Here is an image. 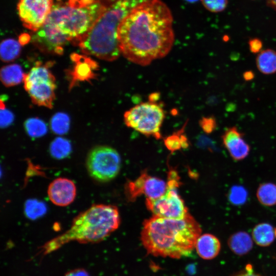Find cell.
I'll use <instances>...</instances> for the list:
<instances>
[{
    "label": "cell",
    "mask_w": 276,
    "mask_h": 276,
    "mask_svg": "<svg viewBox=\"0 0 276 276\" xmlns=\"http://www.w3.org/2000/svg\"><path fill=\"white\" fill-rule=\"evenodd\" d=\"M25 75L19 65L12 64L1 68V80L5 86H13L23 81Z\"/></svg>",
    "instance_id": "18"
},
{
    "label": "cell",
    "mask_w": 276,
    "mask_h": 276,
    "mask_svg": "<svg viewBox=\"0 0 276 276\" xmlns=\"http://www.w3.org/2000/svg\"><path fill=\"white\" fill-rule=\"evenodd\" d=\"M249 48L250 52L254 54L260 53L262 49V41L259 38H254L248 41Z\"/></svg>",
    "instance_id": "30"
},
{
    "label": "cell",
    "mask_w": 276,
    "mask_h": 276,
    "mask_svg": "<svg viewBox=\"0 0 276 276\" xmlns=\"http://www.w3.org/2000/svg\"><path fill=\"white\" fill-rule=\"evenodd\" d=\"M228 200L234 205L244 204L247 199V192L246 189L242 186H233L228 193Z\"/></svg>",
    "instance_id": "25"
},
{
    "label": "cell",
    "mask_w": 276,
    "mask_h": 276,
    "mask_svg": "<svg viewBox=\"0 0 276 276\" xmlns=\"http://www.w3.org/2000/svg\"><path fill=\"white\" fill-rule=\"evenodd\" d=\"M55 80L34 82L25 87L32 102L38 106L52 108L55 99Z\"/></svg>",
    "instance_id": "13"
},
{
    "label": "cell",
    "mask_w": 276,
    "mask_h": 276,
    "mask_svg": "<svg viewBox=\"0 0 276 276\" xmlns=\"http://www.w3.org/2000/svg\"><path fill=\"white\" fill-rule=\"evenodd\" d=\"M267 5L276 11V0H266Z\"/></svg>",
    "instance_id": "36"
},
{
    "label": "cell",
    "mask_w": 276,
    "mask_h": 276,
    "mask_svg": "<svg viewBox=\"0 0 276 276\" xmlns=\"http://www.w3.org/2000/svg\"><path fill=\"white\" fill-rule=\"evenodd\" d=\"M232 276H262L256 273L252 268L251 265H248L246 266L245 269L235 274Z\"/></svg>",
    "instance_id": "32"
},
{
    "label": "cell",
    "mask_w": 276,
    "mask_h": 276,
    "mask_svg": "<svg viewBox=\"0 0 276 276\" xmlns=\"http://www.w3.org/2000/svg\"><path fill=\"white\" fill-rule=\"evenodd\" d=\"M199 125L205 133L210 134L216 130L217 121L213 116L204 117L200 120Z\"/></svg>",
    "instance_id": "28"
},
{
    "label": "cell",
    "mask_w": 276,
    "mask_h": 276,
    "mask_svg": "<svg viewBox=\"0 0 276 276\" xmlns=\"http://www.w3.org/2000/svg\"><path fill=\"white\" fill-rule=\"evenodd\" d=\"M204 8L213 13L224 11L227 6L228 0H201Z\"/></svg>",
    "instance_id": "26"
},
{
    "label": "cell",
    "mask_w": 276,
    "mask_h": 276,
    "mask_svg": "<svg viewBox=\"0 0 276 276\" xmlns=\"http://www.w3.org/2000/svg\"><path fill=\"white\" fill-rule=\"evenodd\" d=\"M29 40L30 37L28 35L23 34L20 36L19 41L21 44H25L29 41Z\"/></svg>",
    "instance_id": "35"
},
{
    "label": "cell",
    "mask_w": 276,
    "mask_h": 276,
    "mask_svg": "<svg viewBox=\"0 0 276 276\" xmlns=\"http://www.w3.org/2000/svg\"><path fill=\"white\" fill-rule=\"evenodd\" d=\"M45 209L44 205L40 202L36 201H28L26 204V213L31 218H36L44 213Z\"/></svg>",
    "instance_id": "27"
},
{
    "label": "cell",
    "mask_w": 276,
    "mask_h": 276,
    "mask_svg": "<svg viewBox=\"0 0 276 276\" xmlns=\"http://www.w3.org/2000/svg\"><path fill=\"white\" fill-rule=\"evenodd\" d=\"M121 53L136 64L148 65L166 56L174 41L173 16L161 0H148L135 7L120 24Z\"/></svg>",
    "instance_id": "1"
},
{
    "label": "cell",
    "mask_w": 276,
    "mask_h": 276,
    "mask_svg": "<svg viewBox=\"0 0 276 276\" xmlns=\"http://www.w3.org/2000/svg\"><path fill=\"white\" fill-rule=\"evenodd\" d=\"M275 229L271 224L263 222L254 226L251 233V237L255 243L262 247L269 246L274 240Z\"/></svg>",
    "instance_id": "16"
},
{
    "label": "cell",
    "mask_w": 276,
    "mask_h": 276,
    "mask_svg": "<svg viewBox=\"0 0 276 276\" xmlns=\"http://www.w3.org/2000/svg\"><path fill=\"white\" fill-rule=\"evenodd\" d=\"M256 66L264 75L276 73V51L271 49L262 50L256 59Z\"/></svg>",
    "instance_id": "17"
},
{
    "label": "cell",
    "mask_w": 276,
    "mask_h": 276,
    "mask_svg": "<svg viewBox=\"0 0 276 276\" xmlns=\"http://www.w3.org/2000/svg\"><path fill=\"white\" fill-rule=\"evenodd\" d=\"M183 129L181 131L179 130L175 132L164 139V144L170 151L173 152L181 148H186L188 147V139L185 135L182 134Z\"/></svg>",
    "instance_id": "22"
},
{
    "label": "cell",
    "mask_w": 276,
    "mask_h": 276,
    "mask_svg": "<svg viewBox=\"0 0 276 276\" xmlns=\"http://www.w3.org/2000/svg\"><path fill=\"white\" fill-rule=\"evenodd\" d=\"M64 276H89L88 273L84 269L77 268L70 270Z\"/></svg>",
    "instance_id": "33"
},
{
    "label": "cell",
    "mask_w": 276,
    "mask_h": 276,
    "mask_svg": "<svg viewBox=\"0 0 276 276\" xmlns=\"http://www.w3.org/2000/svg\"><path fill=\"white\" fill-rule=\"evenodd\" d=\"M25 128L28 135L33 137H40L47 132L45 123L36 118L27 120L25 123Z\"/></svg>",
    "instance_id": "23"
},
{
    "label": "cell",
    "mask_w": 276,
    "mask_h": 276,
    "mask_svg": "<svg viewBox=\"0 0 276 276\" xmlns=\"http://www.w3.org/2000/svg\"><path fill=\"white\" fill-rule=\"evenodd\" d=\"M165 118L162 107L150 101L139 104L124 114L126 125L147 136L160 139V127Z\"/></svg>",
    "instance_id": "5"
},
{
    "label": "cell",
    "mask_w": 276,
    "mask_h": 276,
    "mask_svg": "<svg viewBox=\"0 0 276 276\" xmlns=\"http://www.w3.org/2000/svg\"><path fill=\"white\" fill-rule=\"evenodd\" d=\"M256 197L258 201L264 206L276 205V185L272 182L261 183L257 190Z\"/></svg>",
    "instance_id": "19"
},
{
    "label": "cell",
    "mask_w": 276,
    "mask_h": 276,
    "mask_svg": "<svg viewBox=\"0 0 276 276\" xmlns=\"http://www.w3.org/2000/svg\"><path fill=\"white\" fill-rule=\"evenodd\" d=\"M167 190V183L162 179L143 172L134 181H129L125 186V193L129 200L134 201L144 194L147 198L155 199L163 195Z\"/></svg>",
    "instance_id": "9"
},
{
    "label": "cell",
    "mask_w": 276,
    "mask_h": 276,
    "mask_svg": "<svg viewBox=\"0 0 276 276\" xmlns=\"http://www.w3.org/2000/svg\"><path fill=\"white\" fill-rule=\"evenodd\" d=\"M167 190L161 197L151 199L146 198V205L153 216L170 219H182L188 214L183 200L177 192L180 178L175 170L168 173Z\"/></svg>",
    "instance_id": "6"
},
{
    "label": "cell",
    "mask_w": 276,
    "mask_h": 276,
    "mask_svg": "<svg viewBox=\"0 0 276 276\" xmlns=\"http://www.w3.org/2000/svg\"><path fill=\"white\" fill-rule=\"evenodd\" d=\"M3 102L1 103V126L2 127H6L10 125L14 119L12 113L5 108Z\"/></svg>",
    "instance_id": "29"
},
{
    "label": "cell",
    "mask_w": 276,
    "mask_h": 276,
    "mask_svg": "<svg viewBox=\"0 0 276 276\" xmlns=\"http://www.w3.org/2000/svg\"><path fill=\"white\" fill-rule=\"evenodd\" d=\"M51 201L60 206H65L73 202L76 196V187L71 179L59 177L53 180L48 189Z\"/></svg>",
    "instance_id": "11"
},
{
    "label": "cell",
    "mask_w": 276,
    "mask_h": 276,
    "mask_svg": "<svg viewBox=\"0 0 276 276\" xmlns=\"http://www.w3.org/2000/svg\"><path fill=\"white\" fill-rule=\"evenodd\" d=\"M120 223L117 206L93 204L74 219L68 229L41 246L39 253L43 255L50 254L71 241L98 243L116 231Z\"/></svg>",
    "instance_id": "4"
},
{
    "label": "cell",
    "mask_w": 276,
    "mask_h": 276,
    "mask_svg": "<svg viewBox=\"0 0 276 276\" xmlns=\"http://www.w3.org/2000/svg\"><path fill=\"white\" fill-rule=\"evenodd\" d=\"M201 232L199 224L189 212L178 219L153 216L144 221L141 240L149 254L179 259L195 248Z\"/></svg>",
    "instance_id": "3"
},
{
    "label": "cell",
    "mask_w": 276,
    "mask_h": 276,
    "mask_svg": "<svg viewBox=\"0 0 276 276\" xmlns=\"http://www.w3.org/2000/svg\"><path fill=\"white\" fill-rule=\"evenodd\" d=\"M195 248L200 258L204 260H211L219 254L221 243L216 236L206 233L198 237Z\"/></svg>",
    "instance_id": "14"
},
{
    "label": "cell",
    "mask_w": 276,
    "mask_h": 276,
    "mask_svg": "<svg viewBox=\"0 0 276 276\" xmlns=\"http://www.w3.org/2000/svg\"><path fill=\"white\" fill-rule=\"evenodd\" d=\"M275 237H276V228L275 229Z\"/></svg>",
    "instance_id": "38"
},
{
    "label": "cell",
    "mask_w": 276,
    "mask_h": 276,
    "mask_svg": "<svg viewBox=\"0 0 276 276\" xmlns=\"http://www.w3.org/2000/svg\"><path fill=\"white\" fill-rule=\"evenodd\" d=\"M71 145L68 140L63 137H57L51 143L50 151L55 158L61 159L68 156L71 151Z\"/></svg>",
    "instance_id": "21"
},
{
    "label": "cell",
    "mask_w": 276,
    "mask_h": 276,
    "mask_svg": "<svg viewBox=\"0 0 276 276\" xmlns=\"http://www.w3.org/2000/svg\"><path fill=\"white\" fill-rule=\"evenodd\" d=\"M255 77V74L251 71H247L243 74V78L246 81H249L252 80Z\"/></svg>",
    "instance_id": "34"
},
{
    "label": "cell",
    "mask_w": 276,
    "mask_h": 276,
    "mask_svg": "<svg viewBox=\"0 0 276 276\" xmlns=\"http://www.w3.org/2000/svg\"><path fill=\"white\" fill-rule=\"evenodd\" d=\"M227 244L233 252L239 256H243L252 249L253 240L247 232L239 231L229 236Z\"/></svg>",
    "instance_id": "15"
},
{
    "label": "cell",
    "mask_w": 276,
    "mask_h": 276,
    "mask_svg": "<svg viewBox=\"0 0 276 276\" xmlns=\"http://www.w3.org/2000/svg\"><path fill=\"white\" fill-rule=\"evenodd\" d=\"M86 166L89 175L100 182L114 179L121 167L120 154L114 149L107 146H98L91 149L87 154Z\"/></svg>",
    "instance_id": "7"
},
{
    "label": "cell",
    "mask_w": 276,
    "mask_h": 276,
    "mask_svg": "<svg viewBox=\"0 0 276 276\" xmlns=\"http://www.w3.org/2000/svg\"><path fill=\"white\" fill-rule=\"evenodd\" d=\"M102 0H66V3L73 7H84Z\"/></svg>",
    "instance_id": "31"
},
{
    "label": "cell",
    "mask_w": 276,
    "mask_h": 276,
    "mask_svg": "<svg viewBox=\"0 0 276 276\" xmlns=\"http://www.w3.org/2000/svg\"><path fill=\"white\" fill-rule=\"evenodd\" d=\"M187 2H191V3H194V2H195L198 0H185Z\"/></svg>",
    "instance_id": "37"
},
{
    "label": "cell",
    "mask_w": 276,
    "mask_h": 276,
    "mask_svg": "<svg viewBox=\"0 0 276 276\" xmlns=\"http://www.w3.org/2000/svg\"><path fill=\"white\" fill-rule=\"evenodd\" d=\"M71 59L74 65L67 74L70 78L71 88L77 82L89 81L95 77V71L98 68V64L95 61L77 53L71 54Z\"/></svg>",
    "instance_id": "10"
},
{
    "label": "cell",
    "mask_w": 276,
    "mask_h": 276,
    "mask_svg": "<svg viewBox=\"0 0 276 276\" xmlns=\"http://www.w3.org/2000/svg\"><path fill=\"white\" fill-rule=\"evenodd\" d=\"M53 5V0H19L17 9L24 26L36 32L44 24Z\"/></svg>",
    "instance_id": "8"
},
{
    "label": "cell",
    "mask_w": 276,
    "mask_h": 276,
    "mask_svg": "<svg viewBox=\"0 0 276 276\" xmlns=\"http://www.w3.org/2000/svg\"><path fill=\"white\" fill-rule=\"evenodd\" d=\"M21 45L19 41L14 39L8 38L3 40L0 48L1 59L4 62L14 60L20 54Z\"/></svg>",
    "instance_id": "20"
},
{
    "label": "cell",
    "mask_w": 276,
    "mask_h": 276,
    "mask_svg": "<svg viewBox=\"0 0 276 276\" xmlns=\"http://www.w3.org/2000/svg\"><path fill=\"white\" fill-rule=\"evenodd\" d=\"M70 118L62 112L54 114L51 120V127L52 131L58 134L66 133L70 128Z\"/></svg>",
    "instance_id": "24"
},
{
    "label": "cell",
    "mask_w": 276,
    "mask_h": 276,
    "mask_svg": "<svg viewBox=\"0 0 276 276\" xmlns=\"http://www.w3.org/2000/svg\"><path fill=\"white\" fill-rule=\"evenodd\" d=\"M106 0L84 7L56 4L32 41L40 50L61 55L69 41L76 44L91 28L105 9Z\"/></svg>",
    "instance_id": "2"
},
{
    "label": "cell",
    "mask_w": 276,
    "mask_h": 276,
    "mask_svg": "<svg viewBox=\"0 0 276 276\" xmlns=\"http://www.w3.org/2000/svg\"><path fill=\"white\" fill-rule=\"evenodd\" d=\"M221 138L224 147L234 160H242L248 155L250 146L244 139L243 134L236 127L227 128Z\"/></svg>",
    "instance_id": "12"
}]
</instances>
